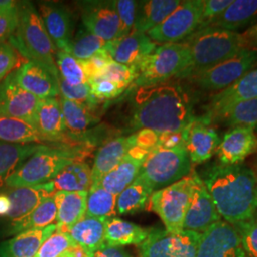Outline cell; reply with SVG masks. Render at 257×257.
<instances>
[{"mask_svg":"<svg viewBox=\"0 0 257 257\" xmlns=\"http://www.w3.org/2000/svg\"><path fill=\"white\" fill-rule=\"evenodd\" d=\"M128 127L132 131L150 130L159 136L180 135L194 118L190 94L177 83L128 89Z\"/></svg>","mask_w":257,"mask_h":257,"instance_id":"cell-1","label":"cell"},{"mask_svg":"<svg viewBox=\"0 0 257 257\" xmlns=\"http://www.w3.org/2000/svg\"><path fill=\"white\" fill-rule=\"evenodd\" d=\"M203 181L223 220L236 225L256 215L257 177L248 166H212Z\"/></svg>","mask_w":257,"mask_h":257,"instance_id":"cell-2","label":"cell"},{"mask_svg":"<svg viewBox=\"0 0 257 257\" xmlns=\"http://www.w3.org/2000/svg\"><path fill=\"white\" fill-rule=\"evenodd\" d=\"M193 171V164L180 135L160 136L140 170L139 175L154 192L183 179Z\"/></svg>","mask_w":257,"mask_h":257,"instance_id":"cell-3","label":"cell"},{"mask_svg":"<svg viewBox=\"0 0 257 257\" xmlns=\"http://www.w3.org/2000/svg\"><path fill=\"white\" fill-rule=\"evenodd\" d=\"M91 148L83 145H43L6 180L8 188L33 187L53 181L66 166L83 161Z\"/></svg>","mask_w":257,"mask_h":257,"instance_id":"cell-4","label":"cell"},{"mask_svg":"<svg viewBox=\"0 0 257 257\" xmlns=\"http://www.w3.org/2000/svg\"><path fill=\"white\" fill-rule=\"evenodd\" d=\"M190 49L191 63L178 78H190L230 59L244 49L242 34L215 27L196 30L184 41Z\"/></svg>","mask_w":257,"mask_h":257,"instance_id":"cell-5","label":"cell"},{"mask_svg":"<svg viewBox=\"0 0 257 257\" xmlns=\"http://www.w3.org/2000/svg\"><path fill=\"white\" fill-rule=\"evenodd\" d=\"M10 43L19 54L47 69L58 77L55 63L57 49L47 32L38 10L32 2L19 3V26L9 38Z\"/></svg>","mask_w":257,"mask_h":257,"instance_id":"cell-6","label":"cell"},{"mask_svg":"<svg viewBox=\"0 0 257 257\" xmlns=\"http://www.w3.org/2000/svg\"><path fill=\"white\" fill-rule=\"evenodd\" d=\"M191 54L185 42L157 45L152 54L137 66L138 78L128 89L150 87L179 77L189 68Z\"/></svg>","mask_w":257,"mask_h":257,"instance_id":"cell-7","label":"cell"},{"mask_svg":"<svg viewBox=\"0 0 257 257\" xmlns=\"http://www.w3.org/2000/svg\"><path fill=\"white\" fill-rule=\"evenodd\" d=\"M196 173L154 192L150 198V209L155 211L169 231L183 230L184 221L193 199Z\"/></svg>","mask_w":257,"mask_h":257,"instance_id":"cell-8","label":"cell"},{"mask_svg":"<svg viewBox=\"0 0 257 257\" xmlns=\"http://www.w3.org/2000/svg\"><path fill=\"white\" fill-rule=\"evenodd\" d=\"M257 66V50L244 49L211 69L188 78L205 92H220L237 82Z\"/></svg>","mask_w":257,"mask_h":257,"instance_id":"cell-9","label":"cell"},{"mask_svg":"<svg viewBox=\"0 0 257 257\" xmlns=\"http://www.w3.org/2000/svg\"><path fill=\"white\" fill-rule=\"evenodd\" d=\"M204 0H186L158 26L147 33L156 44L179 43L199 28Z\"/></svg>","mask_w":257,"mask_h":257,"instance_id":"cell-10","label":"cell"},{"mask_svg":"<svg viewBox=\"0 0 257 257\" xmlns=\"http://www.w3.org/2000/svg\"><path fill=\"white\" fill-rule=\"evenodd\" d=\"M202 234L182 230L169 231L151 229L146 240L139 245L141 257H195Z\"/></svg>","mask_w":257,"mask_h":257,"instance_id":"cell-11","label":"cell"},{"mask_svg":"<svg viewBox=\"0 0 257 257\" xmlns=\"http://www.w3.org/2000/svg\"><path fill=\"white\" fill-rule=\"evenodd\" d=\"M195 257H246L236 229L223 219L202 233Z\"/></svg>","mask_w":257,"mask_h":257,"instance_id":"cell-12","label":"cell"},{"mask_svg":"<svg viewBox=\"0 0 257 257\" xmlns=\"http://www.w3.org/2000/svg\"><path fill=\"white\" fill-rule=\"evenodd\" d=\"M192 164H202L216 154L221 138L206 115L193 118L181 133Z\"/></svg>","mask_w":257,"mask_h":257,"instance_id":"cell-13","label":"cell"},{"mask_svg":"<svg viewBox=\"0 0 257 257\" xmlns=\"http://www.w3.org/2000/svg\"><path fill=\"white\" fill-rule=\"evenodd\" d=\"M83 26L96 37L110 42L119 37L120 21L115 1L80 2Z\"/></svg>","mask_w":257,"mask_h":257,"instance_id":"cell-14","label":"cell"},{"mask_svg":"<svg viewBox=\"0 0 257 257\" xmlns=\"http://www.w3.org/2000/svg\"><path fill=\"white\" fill-rule=\"evenodd\" d=\"M40 99L21 89L13 73L0 83V116L24 120L36 127V115Z\"/></svg>","mask_w":257,"mask_h":257,"instance_id":"cell-15","label":"cell"},{"mask_svg":"<svg viewBox=\"0 0 257 257\" xmlns=\"http://www.w3.org/2000/svg\"><path fill=\"white\" fill-rule=\"evenodd\" d=\"M15 82L24 91L39 99L57 97L59 95L58 77L46 67L27 60L13 73Z\"/></svg>","mask_w":257,"mask_h":257,"instance_id":"cell-16","label":"cell"},{"mask_svg":"<svg viewBox=\"0 0 257 257\" xmlns=\"http://www.w3.org/2000/svg\"><path fill=\"white\" fill-rule=\"evenodd\" d=\"M221 219L202 178L196 174L193 199L185 217L183 230L202 234L211 225Z\"/></svg>","mask_w":257,"mask_h":257,"instance_id":"cell-17","label":"cell"},{"mask_svg":"<svg viewBox=\"0 0 257 257\" xmlns=\"http://www.w3.org/2000/svg\"><path fill=\"white\" fill-rule=\"evenodd\" d=\"M255 128L234 127L228 131L216 150V156L222 165H235L256 152Z\"/></svg>","mask_w":257,"mask_h":257,"instance_id":"cell-18","label":"cell"},{"mask_svg":"<svg viewBox=\"0 0 257 257\" xmlns=\"http://www.w3.org/2000/svg\"><path fill=\"white\" fill-rule=\"evenodd\" d=\"M157 47L147 34L132 31L127 36L107 42L104 49L113 61L127 66H138Z\"/></svg>","mask_w":257,"mask_h":257,"instance_id":"cell-19","label":"cell"},{"mask_svg":"<svg viewBox=\"0 0 257 257\" xmlns=\"http://www.w3.org/2000/svg\"><path fill=\"white\" fill-rule=\"evenodd\" d=\"M38 13L57 51L65 52L72 40V13L61 3L40 2Z\"/></svg>","mask_w":257,"mask_h":257,"instance_id":"cell-20","label":"cell"},{"mask_svg":"<svg viewBox=\"0 0 257 257\" xmlns=\"http://www.w3.org/2000/svg\"><path fill=\"white\" fill-rule=\"evenodd\" d=\"M150 152L139 145L133 148L119 164L102 178V187L117 196L137 179Z\"/></svg>","mask_w":257,"mask_h":257,"instance_id":"cell-21","label":"cell"},{"mask_svg":"<svg viewBox=\"0 0 257 257\" xmlns=\"http://www.w3.org/2000/svg\"><path fill=\"white\" fill-rule=\"evenodd\" d=\"M138 145V135L122 136L105 142L97 151L92 168V185L100 183L102 178L119 164L128 152Z\"/></svg>","mask_w":257,"mask_h":257,"instance_id":"cell-22","label":"cell"},{"mask_svg":"<svg viewBox=\"0 0 257 257\" xmlns=\"http://www.w3.org/2000/svg\"><path fill=\"white\" fill-rule=\"evenodd\" d=\"M36 127L46 142L69 144L64 115L58 97L40 99L36 115Z\"/></svg>","mask_w":257,"mask_h":257,"instance_id":"cell-23","label":"cell"},{"mask_svg":"<svg viewBox=\"0 0 257 257\" xmlns=\"http://www.w3.org/2000/svg\"><path fill=\"white\" fill-rule=\"evenodd\" d=\"M59 101L64 115L69 144L82 145L83 136L90 132L91 127L95 126L100 121V118L94 113L95 107L71 101L61 96H59Z\"/></svg>","mask_w":257,"mask_h":257,"instance_id":"cell-24","label":"cell"},{"mask_svg":"<svg viewBox=\"0 0 257 257\" xmlns=\"http://www.w3.org/2000/svg\"><path fill=\"white\" fill-rule=\"evenodd\" d=\"M5 193L11 201V210L6 217L10 221H14L35 210L44 199L54 195L55 190L51 181L33 187L9 188Z\"/></svg>","mask_w":257,"mask_h":257,"instance_id":"cell-25","label":"cell"},{"mask_svg":"<svg viewBox=\"0 0 257 257\" xmlns=\"http://www.w3.org/2000/svg\"><path fill=\"white\" fill-rule=\"evenodd\" d=\"M256 97L257 68H255L226 90L215 93L208 105L206 115L211 117L235 103Z\"/></svg>","mask_w":257,"mask_h":257,"instance_id":"cell-26","label":"cell"},{"mask_svg":"<svg viewBox=\"0 0 257 257\" xmlns=\"http://www.w3.org/2000/svg\"><path fill=\"white\" fill-rule=\"evenodd\" d=\"M56 230V224H52L43 229L20 232L0 244V257H34Z\"/></svg>","mask_w":257,"mask_h":257,"instance_id":"cell-27","label":"cell"},{"mask_svg":"<svg viewBox=\"0 0 257 257\" xmlns=\"http://www.w3.org/2000/svg\"><path fill=\"white\" fill-rule=\"evenodd\" d=\"M88 192H56L57 231L68 233L86 215Z\"/></svg>","mask_w":257,"mask_h":257,"instance_id":"cell-28","label":"cell"},{"mask_svg":"<svg viewBox=\"0 0 257 257\" xmlns=\"http://www.w3.org/2000/svg\"><path fill=\"white\" fill-rule=\"evenodd\" d=\"M180 3V0L138 1L133 31L147 34L149 31L161 24Z\"/></svg>","mask_w":257,"mask_h":257,"instance_id":"cell-29","label":"cell"},{"mask_svg":"<svg viewBox=\"0 0 257 257\" xmlns=\"http://www.w3.org/2000/svg\"><path fill=\"white\" fill-rule=\"evenodd\" d=\"M257 22V0H232L230 6L209 27L238 33Z\"/></svg>","mask_w":257,"mask_h":257,"instance_id":"cell-30","label":"cell"},{"mask_svg":"<svg viewBox=\"0 0 257 257\" xmlns=\"http://www.w3.org/2000/svg\"><path fill=\"white\" fill-rule=\"evenodd\" d=\"M106 220L85 215L69 230L68 234L86 254L92 253L105 242Z\"/></svg>","mask_w":257,"mask_h":257,"instance_id":"cell-31","label":"cell"},{"mask_svg":"<svg viewBox=\"0 0 257 257\" xmlns=\"http://www.w3.org/2000/svg\"><path fill=\"white\" fill-rule=\"evenodd\" d=\"M150 229H144L128 221L112 217L106 220L105 242L110 246L122 247L141 245L149 235Z\"/></svg>","mask_w":257,"mask_h":257,"instance_id":"cell-32","label":"cell"},{"mask_svg":"<svg viewBox=\"0 0 257 257\" xmlns=\"http://www.w3.org/2000/svg\"><path fill=\"white\" fill-rule=\"evenodd\" d=\"M57 209L55 196L52 195L44 199L35 210L18 220L11 221L7 234H19L30 230L43 229L52 225L56 220Z\"/></svg>","mask_w":257,"mask_h":257,"instance_id":"cell-33","label":"cell"},{"mask_svg":"<svg viewBox=\"0 0 257 257\" xmlns=\"http://www.w3.org/2000/svg\"><path fill=\"white\" fill-rule=\"evenodd\" d=\"M56 192H88L92 185V168L84 161L74 162L53 179Z\"/></svg>","mask_w":257,"mask_h":257,"instance_id":"cell-34","label":"cell"},{"mask_svg":"<svg viewBox=\"0 0 257 257\" xmlns=\"http://www.w3.org/2000/svg\"><path fill=\"white\" fill-rule=\"evenodd\" d=\"M0 141L21 145L46 142L34 125L24 120L7 116H0Z\"/></svg>","mask_w":257,"mask_h":257,"instance_id":"cell-35","label":"cell"},{"mask_svg":"<svg viewBox=\"0 0 257 257\" xmlns=\"http://www.w3.org/2000/svg\"><path fill=\"white\" fill-rule=\"evenodd\" d=\"M44 144H11L0 141V189L18 168Z\"/></svg>","mask_w":257,"mask_h":257,"instance_id":"cell-36","label":"cell"},{"mask_svg":"<svg viewBox=\"0 0 257 257\" xmlns=\"http://www.w3.org/2000/svg\"><path fill=\"white\" fill-rule=\"evenodd\" d=\"M154 191L140 176L117 195L115 211L118 214H134L146 209Z\"/></svg>","mask_w":257,"mask_h":257,"instance_id":"cell-37","label":"cell"},{"mask_svg":"<svg viewBox=\"0 0 257 257\" xmlns=\"http://www.w3.org/2000/svg\"><path fill=\"white\" fill-rule=\"evenodd\" d=\"M208 118L211 122L213 120H219L225 125L231 128H234V127L256 128L257 97L235 103Z\"/></svg>","mask_w":257,"mask_h":257,"instance_id":"cell-38","label":"cell"},{"mask_svg":"<svg viewBox=\"0 0 257 257\" xmlns=\"http://www.w3.org/2000/svg\"><path fill=\"white\" fill-rule=\"evenodd\" d=\"M116 195L110 193L101 184L91 186L87 195L86 216L109 219L116 214Z\"/></svg>","mask_w":257,"mask_h":257,"instance_id":"cell-39","label":"cell"},{"mask_svg":"<svg viewBox=\"0 0 257 257\" xmlns=\"http://www.w3.org/2000/svg\"><path fill=\"white\" fill-rule=\"evenodd\" d=\"M106 44L107 42L105 40L94 36L84 26H81L72 37V40L65 52L74 56V58L84 61L98 53L106 46Z\"/></svg>","mask_w":257,"mask_h":257,"instance_id":"cell-40","label":"cell"},{"mask_svg":"<svg viewBox=\"0 0 257 257\" xmlns=\"http://www.w3.org/2000/svg\"><path fill=\"white\" fill-rule=\"evenodd\" d=\"M55 63L58 71V76L73 86L87 82V76L84 72L82 63L74 56L58 51L55 57Z\"/></svg>","mask_w":257,"mask_h":257,"instance_id":"cell-41","label":"cell"},{"mask_svg":"<svg viewBox=\"0 0 257 257\" xmlns=\"http://www.w3.org/2000/svg\"><path fill=\"white\" fill-rule=\"evenodd\" d=\"M88 83L91 87L93 99L99 104L102 102L112 100L127 91V88L119 83L113 82L102 76L89 79Z\"/></svg>","mask_w":257,"mask_h":257,"instance_id":"cell-42","label":"cell"},{"mask_svg":"<svg viewBox=\"0 0 257 257\" xmlns=\"http://www.w3.org/2000/svg\"><path fill=\"white\" fill-rule=\"evenodd\" d=\"M58 86L60 96L68 100L79 102L92 107H96L99 104L93 99L91 92V87L88 81L80 85L73 86L66 82L60 76H58Z\"/></svg>","mask_w":257,"mask_h":257,"instance_id":"cell-43","label":"cell"},{"mask_svg":"<svg viewBox=\"0 0 257 257\" xmlns=\"http://www.w3.org/2000/svg\"><path fill=\"white\" fill-rule=\"evenodd\" d=\"M76 246L68 233L55 231L38 249L34 257H59L69 248Z\"/></svg>","mask_w":257,"mask_h":257,"instance_id":"cell-44","label":"cell"},{"mask_svg":"<svg viewBox=\"0 0 257 257\" xmlns=\"http://www.w3.org/2000/svg\"><path fill=\"white\" fill-rule=\"evenodd\" d=\"M101 76L113 82L119 83L128 90L138 78V68L136 66L120 64L112 60Z\"/></svg>","mask_w":257,"mask_h":257,"instance_id":"cell-45","label":"cell"},{"mask_svg":"<svg viewBox=\"0 0 257 257\" xmlns=\"http://www.w3.org/2000/svg\"><path fill=\"white\" fill-rule=\"evenodd\" d=\"M232 226L240 235L246 257H257V214L250 220Z\"/></svg>","mask_w":257,"mask_h":257,"instance_id":"cell-46","label":"cell"},{"mask_svg":"<svg viewBox=\"0 0 257 257\" xmlns=\"http://www.w3.org/2000/svg\"><path fill=\"white\" fill-rule=\"evenodd\" d=\"M115 6L120 21V33L118 37H124L128 35L134 29L138 1L115 0Z\"/></svg>","mask_w":257,"mask_h":257,"instance_id":"cell-47","label":"cell"},{"mask_svg":"<svg viewBox=\"0 0 257 257\" xmlns=\"http://www.w3.org/2000/svg\"><path fill=\"white\" fill-rule=\"evenodd\" d=\"M111 61L112 58L104 48L89 59L81 61L87 80L101 76Z\"/></svg>","mask_w":257,"mask_h":257,"instance_id":"cell-48","label":"cell"},{"mask_svg":"<svg viewBox=\"0 0 257 257\" xmlns=\"http://www.w3.org/2000/svg\"><path fill=\"white\" fill-rule=\"evenodd\" d=\"M19 63L17 50L7 40L0 41V83L5 80Z\"/></svg>","mask_w":257,"mask_h":257,"instance_id":"cell-49","label":"cell"},{"mask_svg":"<svg viewBox=\"0 0 257 257\" xmlns=\"http://www.w3.org/2000/svg\"><path fill=\"white\" fill-rule=\"evenodd\" d=\"M231 2L232 0H204L201 22L197 30L209 27L230 6Z\"/></svg>","mask_w":257,"mask_h":257,"instance_id":"cell-50","label":"cell"},{"mask_svg":"<svg viewBox=\"0 0 257 257\" xmlns=\"http://www.w3.org/2000/svg\"><path fill=\"white\" fill-rule=\"evenodd\" d=\"M19 26V7L16 9L0 10V41L9 39Z\"/></svg>","mask_w":257,"mask_h":257,"instance_id":"cell-51","label":"cell"},{"mask_svg":"<svg viewBox=\"0 0 257 257\" xmlns=\"http://www.w3.org/2000/svg\"><path fill=\"white\" fill-rule=\"evenodd\" d=\"M90 254L92 257H130V254L125 249L121 247L110 246L106 242Z\"/></svg>","mask_w":257,"mask_h":257,"instance_id":"cell-52","label":"cell"},{"mask_svg":"<svg viewBox=\"0 0 257 257\" xmlns=\"http://www.w3.org/2000/svg\"><path fill=\"white\" fill-rule=\"evenodd\" d=\"M242 37L247 49L257 50V22L254 25L248 27L242 34Z\"/></svg>","mask_w":257,"mask_h":257,"instance_id":"cell-53","label":"cell"},{"mask_svg":"<svg viewBox=\"0 0 257 257\" xmlns=\"http://www.w3.org/2000/svg\"><path fill=\"white\" fill-rule=\"evenodd\" d=\"M11 210V201L5 193H0V216H7Z\"/></svg>","mask_w":257,"mask_h":257,"instance_id":"cell-54","label":"cell"},{"mask_svg":"<svg viewBox=\"0 0 257 257\" xmlns=\"http://www.w3.org/2000/svg\"><path fill=\"white\" fill-rule=\"evenodd\" d=\"M87 256H88V257H92V255H91V254H90V253H87Z\"/></svg>","mask_w":257,"mask_h":257,"instance_id":"cell-55","label":"cell"},{"mask_svg":"<svg viewBox=\"0 0 257 257\" xmlns=\"http://www.w3.org/2000/svg\"><path fill=\"white\" fill-rule=\"evenodd\" d=\"M256 214H257V212H256Z\"/></svg>","mask_w":257,"mask_h":257,"instance_id":"cell-56","label":"cell"}]
</instances>
